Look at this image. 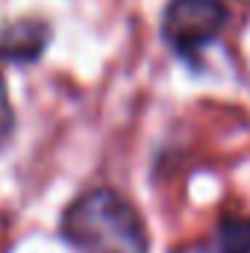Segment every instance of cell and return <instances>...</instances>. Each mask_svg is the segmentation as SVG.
<instances>
[{"label":"cell","instance_id":"6da1fadb","mask_svg":"<svg viewBox=\"0 0 250 253\" xmlns=\"http://www.w3.org/2000/svg\"><path fill=\"white\" fill-rule=\"evenodd\" d=\"M62 236L77 253H147V230L135 206L112 189L77 197L62 215Z\"/></svg>","mask_w":250,"mask_h":253},{"label":"cell","instance_id":"7a4b0ae2","mask_svg":"<svg viewBox=\"0 0 250 253\" xmlns=\"http://www.w3.org/2000/svg\"><path fill=\"white\" fill-rule=\"evenodd\" d=\"M224 24L227 6L221 0H171L162 18V36L177 53L191 56L215 42Z\"/></svg>","mask_w":250,"mask_h":253},{"label":"cell","instance_id":"3957f363","mask_svg":"<svg viewBox=\"0 0 250 253\" xmlns=\"http://www.w3.org/2000/svg\"><path fill=\"white\" fill-rule=\"evenodd\" d=\"M50 42V30L42 21H15L0 30V59L6 62H36Z\"/></svg>","mask_w":250,"mask_h":253},{"label":"cell","instance_id":"277c9868","mask_svg":"<svg viewBox=\"0 0 250 253\" xmlns=\"http://www.w3.org/2000/svg\"><path fill=\"white\" fill-rule=\"evenodd\" d=\"M218 253H250V218H227L218 227Z\"/></svg>","mask_w":250,"mask_h":253},{"label":"cell","instance_id":"5b68a950","mask_svg":"<svg viewBox=\"0 0 250 253\" xmlns=\"http://www.w3.org/2000/svg\"><path fill=\"white\" fill-rule=\"evenodd\" d=\"M15 126V112H12V103H9V91H6V83L0 77V141L12 132Z\"/></svg>","mask_w":250,"mask_h":253}]
</instances>
